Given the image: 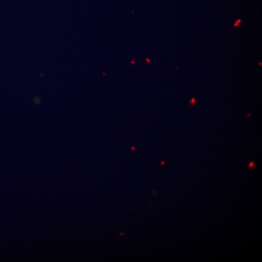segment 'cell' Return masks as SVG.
<instances>
[{"label":"cell","instance_id":"1","mask_svg":"<svg viewBox=\"0 0 262 262\" xmlns=\"http://www.w3.org/2000/svg\"><path fill=\"white\" fill-rule=\"evenodd\" d=\"M241 20L240 19H238V20L236 21L235 23L234 24L233 26H234V27H236L238 26L239 24L240 23H241Z\"/></svg>","mask_w":262,"mask_h":262}]
</instances>
